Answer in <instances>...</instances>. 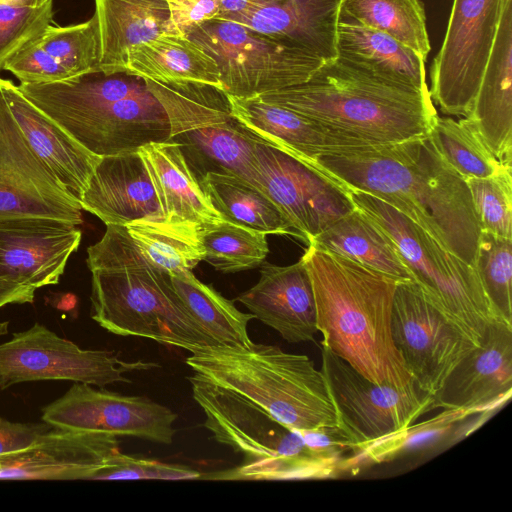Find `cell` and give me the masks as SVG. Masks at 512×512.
I'll return each instance as SVG.
<instances>
[{
    "label": "cell",
    "mask_w": 512,
    "mask_h": 512,
    "mask_svg": "<svg viewBox=\"0 0 512 512\" xmlns=\"http://www.w3.org/2000/svg\"><path fill=\"white\" fill-rule=\"evenodd\" d=\"M304 163L343 190L358 189L388 203L475 267L481 229L470 190L429 134L326 152Z\"/></svg>",
    "instance_id": "cell-1"
},
{
    "label": "cell",
    "mask_w": 512,
    "mask_h": 512,
    "mask_svg": "<svg viewBox=\"0 0 512 512\" xmlns=\"http://www.w3.org/2000/svg\"><path fill=\"white\" fill-rule=\"evenodd\" d=\"M301 259L312 283L322 346L375 383L414 385L391 333L399 281L312 245Z\"/></svg>",
    "instance_id": "cell-2"
},
{
    "label": "cell",
    "mask_w": 512,
    "mask_h": 512,
    "mask_svg": "<svg viewBox=\"0 0 512 512\" xmlns=\"http://www.w3.org/2000/svg\"><path fill=\"white\" fill-rule=\"evenodd\" d=\"M86 262L92 273L91 317L105 330L189 352L219 345L189 312L170 274L142 254L125 225H106L103 237L87 248Z\"/></svg>",
    "instance_id": "cell-3"
},
{
    "label": "cell",
    "mask_w": 512,
    "mask_h": 512,
    "mask_svg": "<svg viewBox=\"0 0 512 512\" xmlns=\"http://www.w3.org/2000/svg\"><path fill=\"white\" fill-rule=\"evenodd\" d=\"M258 98L366 144L427 135L438 116L429 93L385 82L338 57L306 82Z\"/></svg>",
    "instance_id": "cell-4"
},
{
    "label": "cell",
    "mask_w": 512,
    "mask_h": 512,
    "mask_svg": "<svg viewBox=\"0 0 512 512\" xmlns=\"http://www.w3.org/2000/svg\"><path fill=\"white\" fill-rule=\"evenodd\" d=\"M36 107L99 157L169 141L162 104L143 78L98 71L62 81L17 85Z\"/></svg>",
    "instance_id": "cell-5"
},
{
    "label": "cell",
    "mask_w": 512,
    "mask_h": 512,
    "mask_svg": "<svg viewBox=\"0 0 512 512\" xmlns=\"http://www.w3.org/2000/svg\"><path fill=\"white\" fill-rule=\"evenodd\" d=\"M186 364L201 378L263 408L290 429L338 426L321 370L306 355L271 344L203 345Z\"/></svg>",
    "instance_id": "cell-6"
},
{
    "label": "cell",
    "mask_w": 512,
    "mask_h": 512,
    "mask_svg": "<svg viewBox=\"0 0 512 512\" xmlns=\"http://www.w3.org/2000/svg\"><path fill=\"white\" fill-rule=\"evenodd\" d=\"M213 438L243 456L240 465L201 475L214 480H308L346 471L347 458L309 445L301 430L281 424L263 408L195 373L188 377Z\"/></svg>",
    "instance_id": "cell-7"
},
{
    "label": "cell",
    "mask_w": 512,
    "mask_h": 512,
    "mask_svg": "<svg viewBox=\"0 0 512 512\" xmlns=\"http://www.w3.org/2000/svg\"><path fill=\"white\" fill-rule=\"evenodd\" d=\"M344 191L353 205L389 238L423 296L479 345L487 326L501 320L485 294L476 268L378 197L358 189Z\"/></svg>",
    "instance_id": "cell-8"
},
{
    "label": "cell",
    "mask_w": 512,
    "mask_h": 512,
    "mask_svg": "<svg viewBox=\"0 0 512 512\" xmlns=\"http://www.w3.org/2000/svg\"><path fill=\"white\" fill-rule=\"evenodd\" d=\"M144 81L166 111L169 140L180 146L198 181L210 172L232 174L262 191L255 155L258 140L232 116L223 90Z\"/></svg>",
    "instance_id": "cell-9"
},
{
    "label": "cell",
    "mask_w": 512,
    "mask_h": 512,
    "mask_svg": "<svg viewBox=\"0 0 512 512\" xmlns=\"http://www.w3.org/2000/svg\"><path fill=\"white\" fill-rule=\"evenodd\" d=\"M186 36L213 57L222 90L237 98H254L306 82L325 62L298 47L222 18L205 21Z\"/></svg>",
    "instance_id": "cell-10"
},
{
    "label": "cell",
    "mask_w": 512,
    "mask_h": 512,
    "mask_svg": "<svg viewBox=\"0 0 512 512\" xmlns=\"http://www.w3.org/2000/svg\"><path fill=\"white\" fill-rule=\"evenodd\" d=\"M321 372L335 408L338 427L353 450L394 434L433 410V396L415 384L394 387L375 383L322 346Z\"/></svg>",
    "instance_id": "cell-11"
},
{
    "label": "cell",
    "mask_w": 512,
    "mask_h": 512,
    "mask_svg": "<svg viewBox=\"0 0 512 512\" xmlns=\"http://www.w3.org/2000/svg\"><path fill=\"white\" fill-rule=\"evenodd\" d=\"M156 367L155 362L124 361L113 351L81 349L40 323L0 344V390L38 380H71L104 387L131 383L124 374Z\"/></svg>",
    "instance_id": "cell-12"
},
{
    "label": "cell",
    "mask_w": 512,
    "mask_h": 512,
    "mask_svg": "<svg viewBox=\"0 0 512 512\" xmlns=\"http://www.w3.org/2000/svg\"><path fill=\"white\" fill-rule=\"evenodd\" d=\"M503 0H453L430 67L431 100L447 115L471 110L497 32Z\"/></svg>",
    "instance_id": "cell-13"
},
{
    "label": "cell",
    "mask_w": 512,
    "mask_h": 512,
    "mask_svg": "<svg viewBox=\"0 0 512 512\" xmlns=\"http://www.w3.org/2000/svg\"><path fill=\"white\" fill-rule=\"evenodd\" d=\"M117 437L53 427L36 443L0 455V479L131 480L137 459L120 451Z\"/></svg>",
    "instance_id": "cell-14"
},
{
    "label": "cell",
    "mask_w": 512,
    "mask_h": 512,
    "mask_svg": "<svg viewBox=\"0 0 512 512\" xmlns=\"http://www.w3.org/2000/svg\"><path fill=\"white\" fill-rule=\"evenodd\" d=\"M391 333L414 384L431 396L477 346L423 296L413 281L396 286Z\"/></svg>",
    "instance_id": "cell-15"
},
{
    "label": "cell",
    "mask_w": 512,
    "mask_h": 512,
    "mask_svg": "<svg viewBox=\"0 0 512 512\" xmlns=\"http://www.w3.org/2000/svg\"><path fill=\"white\" fill-rule=\"evenodd\" d=\"M177 414L147 397L127 396L75 382L42 409L43 422L54 428L131 436L171 444Z\"/></svg>",
    "instance_id": "cell-16"
},
{
    "label": "cell",
    "mask_w": 512,
    "mask_h": 512,
    "mask_svg": "<svg viewBox=\"0 0 512 512\" xmlns=\"http://www.w3.org/2000/svg\"><path fill=\"white\" fill-rule=\"evenodd\" d=\"M82 210L32 150L0 90V220L44 217L80 225Z\"/></svg>",
    "instance_id": "cell-17"
},
{
    "label": "cell",
    "mask_w": 512,
    "mask_h": 512,
    "mask_svg": "<svg viewBox=\"0 0 512 512\" xmlns=\"http://www.w3.org/2000/svg\"><path fill=\"white\" fill-rule=\"evenodd\" d=\"M255 155L262 191L307 245L355 208L340 186L291 155L261 141Z\"/></svg>",
    "instance_id": "cell-18"
},
{
    "label": "cell",
    "mask_w": 512,
    "mask_h": 512,
    "mask_svg": "<svg viewBox=\"0 0 512 512\" xmlns=\"http://www.w3.org/2000/svg\"><path fill=\"white\" fill-rule=\"evenodd\" d=\"M78 226L44 217L0 220V278L34 289L57 284L80 245Z\"/></svg>",
    "instance_id": "cell-19"
},
{
    "label": "cell",
    "mask_w": 512,
    "mask_h": 512,
    "mask_svg": "<svg viewBox=\"0 0 512 512\" xmlns=\"http://www.w3.org/2000/svg\"><path fill=\"white\" fill-rule=\"evenodd\" d=\"M512 393V325L490 323L479 345L464 356L433 396L432 409L487 412Z\"/></svg>",
    "instance_id": "cell-20"
},
{
    "label": "cell",
    "mask_w": 512,
    "mask_h": 512,
    "mask_svg": "<svg viewBox=\"0 0 512 512\" xmlns=\"http://www.w3.org/2000/svg\"><path fill=\"white\" fill-rule=\"evenodd\" d=\"M260 268L258 282L235 300L289 343L314 340V292L302 259L288 266L263 262Z\"/></svg>",
    "instance_id": "cell-21"
},
{
    "label": "cell",
    "mask_w": 512,
    "mask_h": 512,
    "mask_svg": "<svg viewBox=\"0 0 512 512\" xmlns=\"http://www.w3.org/2000/svg\"><path fill=\"white\" fill-rule=\"evenodd\" d=\"M83 210L105 225L164 218L138 151L101 157L81 199Z\"/></svg>",
    "instance_id": "cell-22"
},
{
    "label": "cell",
    "mask_w": 512,
    "mask_h": 512,
    "mask_svg": "<svg viewBox=\"0 0 512 512\" xmlns=\"http://www.w3.org/2000/svg\"><path fill=\"white\" fill-rule=\"evenodd\" d=\"M0 90L20 131L39 159L79 202L100 158L30 102L11 80Z\"/></svg>",
    "instance_id": "cell-23"
},
{
    "label": "cell",
    "mask_w": 512,
    "mask_h": 512,
    "mask_svg": "<svg viewBox=\"0 0 512 512\" xmlns=\"http://www.w3.org/2000/svg\"><path fill=\"white\" fill-rule=\"evenodd\" d=\"M506 165L512 163V0H503L497 32L465 117Z\"/></svg>",
    "instance_id": "cell-24"
},
{
    "label": "cell",
    "mask_w": 512,
    "mask_h": 512,
    "mask_svg": "<svg viewBox=\"0 0 512 512\" xmlns=\"http://www.w3.org/2000/svg\"><path fill=\"white\" fill-rule=\"evenodd\" d=\"M227 97L232 116L258 141L303 163L326 152L372 145L258 97Z\"/></svg>",
    "instance_id": "cell-25"
},
{
    "label": "cell",
    "mask_w": 512,
    "mask_h": 512,
    "mask_svg": "<svg viewBox=\"0 0 512 512\" xmlns=\"http://www.w3.org/2000/svg\"><path fill=\"white\" fill-rule=\"evenodd\" d=\"M340 5L341 0H277L222 19L329 61L337 57Z\"/></svg>",
    "instance_id": "cell-26"
},
{
    "label": "cell",
    "mask_w": 512,
    "mask_h": 512,
    "mask_svg": "<svg viewBox=\"0 0 512 512\" xmlns=\"http://www.w3.org/2000/svg\"><path fill=\"white\" fill-rule=\"evenodd\" d=\"M337 57L385 82L429 93L424 58L390 35L341 15Z\"/></svg>",
    "instance_id": "cell-27"
},
{
    "label": "cell",
    "mask_w": 512,
    "mask_h": 512,
    "mask_svg": "<svg viewBox=\"0 0 512 512\" xmlns=\"http://www.w3.org/2000/svg\"><path fill=\"white\" fill-rule=\"evenodd\" d=\"M138 152L165 220L193 223L202 228L225 221L208 201L176 142L149 143Z\"/></svg>",
    "instance_id": "cell-28"
},
{
    "label": "cell",
    "mask_w": 512,
    "mask_h": 512,
    "mask_svg": "<svg viewBox=\"0 0 512 512\" xmlns=\"http://www.w3.org/2000/svg\"><path fill=\"white\" fill-rule=\"evenodd\" d=\"M100 37L99 71L125 73L127 51L165 33L167 0H95Z\"/></svg>",
    "instance_id": "cell-29"
},
{
    "label": "cell",
    "mask_w": 512,
    "mask_h": 512,
    "mask_svg": "<svg viewBox=\"0 0 512 512\" xmlns=\"http://www.w3.org/2000/svg\"><path fill=\"white\" fill-rule=\"evenodd\" d=\"M125 74L162 84H222L216 61L187 36L162 33L130 48Z\"/></svg>",
    "instance_id": "cell-30"
},
{
    "label": "cell",
    "mask_w": 512,
    "mask_h": 512,
    "mask_svg": "<svg viewBox=\"0 0 512 512\" xmlns=\"http://www.w3.org/2000/svg\"><path fill=\"white\" fill-rule=\"evenodd\" d=\"M308 245L346 257L399 282L412 281L389 238L356 207Z\"/></svg>",
    "instance_id": "cell-31"
},
{
    "label": "cell",
    "mask_w": 512,
    "mask_h": 512,
    "mask_svg": "<svg viewBox=\"0 0 512 512\" xmlns=\"http://www.w3.org/2000/svg\"><path fill=\"white\" fill-rule=\"evenodd\" d=\"M199 184L208 201L229 222L266 234L290 235L303 241L276 204L249 182L225 173H206Z\"/></svg>",
    "instance_id": "cell-32"
},
{
    "label": "cell",
    "mask_w": 512,
    "mask_h": 512,
    "mask_svg": "<svg viewBox=\"0 0 512 512\" xmlns=\"http://www.w3.org/2000/svg\"><path fill=\"white\" fill-rule=\"evenodd\" d=\"M172 285L189 312L202 328L219 344L251 345L248 323L255 319L244 313L213 287L198 280L191 270L169 273Z\"/></svg>",
    "instance_id": "cell-33"
},
{
    "label": "cell",
    "mask_w": 512,
    "mask_h": 512,
    "mask_svg": "<svg viewBox=\"0 0 512 512\" xmlns=\"http://www.w3.org/2000/svg\"><path fill=\"white\" fill-rule=\"evenodd\" d=\"M125 226L142 254L167 273L192 270L205 259L202 227L196 224L162 218L135 220Z\"/></svg>",
    "instance_id": "cell-34"
},
{
    "label": "cell",
    "mask_w": 512,
    "mask_h": 512,
    "mask_svg": "<svg viewBox=\"0 0 512 512\" xmlns=\"http://www.w3.org/2000/svg\"><path fill=\"white\" fill-rule=\"evenodd\" d=\"M339 15L384 32L427 59L431 46L420 0H341Z\"/></svg>",
    "instance_id": "cell-35"
},
{
    "label": "cell",
    "mask_w": 512,
    "mask_h": 512,
    "mask_svg": "<svg viewBox=\"0 0 512 512\" xmlns=\"http://www.w3.org/2000/svg\"><path fill=\"white\" fill-rule=\"evenodd\" d=\"M429 137L442 158L465 180L485 178L504 167L464 117L437 116Z\"/></svg>",
    "instance_id": "cell-36"
},
{
    "label": "cell",
    "mask_w": 512,
    "mask_h": 512,
    "mask_svg": "<svg viewBox=\"0 0 512 512\" xmlns=\"http://www.w3.org/2000/svg\"><path fill=\"white\" fill-rule=\"evenodd\" d=\"M205 259L222 273L260 266L269 253L267 234L227 220L201 229Z\"/></svg>",
    "instance_id": "cell-37"
},
{
    "label": "cell",
    "mask_w": 512,
    "mask_h": 512,
    "mask_svg": "<svg viewBox=\"0 0 512 512\" xmlns=\"http://www.w3.org/2000/svg\"><path fill=\"white\" fill-rule=\"evenodd\" d=\"M475 414L470 410L443 409L437 416L419 424H411L394 434L357 448L348 460V470L360 465L390 460L412 448L436 440L465 418Z\"/></svg>",
    "instance_id": "cell-38"
},
{
    "label": "cell",
    "mask_w": 512,
    "mask_h": 512,
    "mask_svg": "<svg viewBox=\"0 0 512 512\" xmlns=\"http://www.w3.org/2000/svg\"><path fill=\"white\" fill-rule=\"evenodd\" d=\"M38 42L72 77L99 71L100 37L95 15L75 25L49 24Z\"/></svg>",
    "instance_id": "cell-39"
},
{
    "label": "cell",
    "mask_w": 512,
    "mask_h": 512,
    "mask_svg": "<svg viewBox=\"0 0 512 512\" xmlns=\"http://www.w3.org/2000/svg\"><path fill=\"white\" fill-rule=\"evenodd\" d=\"M475 268L498 318L512 325V240L481 231Z\"/></svg>",
    "instance_id": "cell-40"
},
{
    "label": "cell",
    "mask_w": 512,
    "mask_h": 512,
    "mask_svg": "<svg viewBox=\"0 0 512 512\" xmlns=\"http://www.w3.org/2000/svg\"><path fill=\"white\" fill-rule=\"evenodd\" d=\"M512 168L466 180L481 231L512 237Z\"/></svg>",
    "instance_id": "cell-41"
},
{
    "label": "cell",
    "mask_w": 512,
    "mask_h": 512,
    "mask_svg": "<svg viewBox=\"0 0 512 512\" xmlns=\"http://www.w3.org/2000/svg\"><path fill=\"white\" fill-rule=\"evenodd\" d=\"M53 0L36 8L0 5V70L22 47L38 38L53 17Z\"/></svg>",
    "instance_id": "cell-42"
},
{
    "label": "cell",
    "mask_w": 512,
    "mask_h": 512,
    "mask_svg": "<svg viewBox=\"0 0 512 512\" xmlns=\"http://www.w3.org/2000/svg\"><path fill=\"white\" fill-rule=\"evenodd\" d=\"M20 83L43 84L72 78L70 73L38 42L30 41L4 65Z\"/></svg>",
    "instance_id": "cell-43"
},
{
    "label": "cell",
    "mask_w": 512,
    "mask_h": 512,
    "mask_svg": "<svg viewBox=\"0 0 512 512\" xmlns=\"http://www.w3.org/2000/svg\"><path fill=\"white\" fill-rule=\"evenodd\" d=\"M169 18L165 33L186 36L201 23L217 18L221 0H168Z\"/></svg>",
    "instance_id": "cell-44"
},
{
    "label": "cell",
    "mask_w": 512,
    "mask_h": 512,
    "mask_svg": "<svg viewBox=\"0 0 512 512\" xmlns=\"http://www.w3.org/2000/svg\"><path fill=\"white\" fill-rule=\"evenodd\" d=\"M53 427L47 423H17L0 417V455L24 449L36 443Z\"/></svg>",
    "instance_id": "cell-45"
},
{
    "label": "cell",
    "mask_w": 512,
    "mask_h": 512,
    "mask_svg": "<svg viewBox=\"0 0 512 512\" xmlns=\"http://www.w3.org/2000/svg\"><path fill=\"white\" fill-rule=\"evenodd\" d=\"M33 287L0 278V308L8 304H25L34 301Z\"/></svg>",
    "instance_id": "cell-46"
},
{
    "label": "cell",
    "mask_w": 512,
    "mask_h": 512,
    "mask_svg": "<svg viewBox=\"0 0 512 512\" xmlns=\"http://www.w3.org/2000/svg\"><path fill=\"white\" fill-rule=\"evenodd\" d=\"M277 0H221V13L217 18H226L252 8L261 7Z\"/></svg>",
    "instance_id": "cell-47"
},
{
    "label": "cell",
    "mask_w": 512,
    "mask_h": 512,
    "mask_svg": "<svg viewBox=\"0 0 512 512\" xmlns=\"http://www.w3.org/2000/svg\"><path fill=\"white\" fill-rule=\"evenodd\" d=\"M51 0H0V5L2 6H12V7H40Z\"/></svg>",
    "instance_id": "cell-48"
},
{
    "label": "cell",
    "mask_w": 512,
    "mask_h": 512,
    "mask_svg": "<svg viewBox=\"0 0 512 512\" xmlns=\"http://www.w3.org/2000/svg\"><path fill=\"white\" fill-rule=\"evenodd\" d=\"M8 321L0 322V337L7 334L8 332Z\"/></svg>",
    "instance_id": "cell-49"
},
{
    "label": "cell",
    "mask_w": 512,
    "mask_h": 512,
    "mask_svg": "<svg viewBox=\"0 0 512 512\" xmlns=\"http://www.w3.org/2000/svg\"><path fill=\"white\" fill-rule=\"evenodd\" d=\"M168 1V0H167Z\"/></svg>",
    "instance_id": "cell-50"
}]
</instances>
